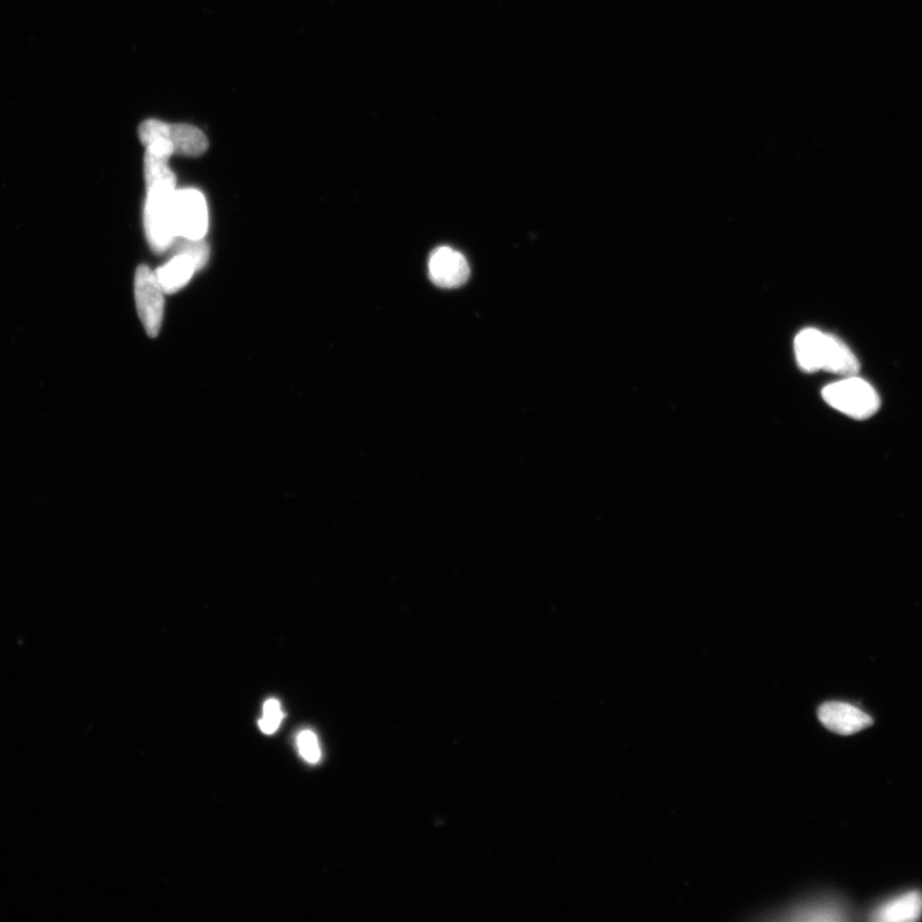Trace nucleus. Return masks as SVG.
<instances>
[{
	"mask_svg": "<svg viewBox=\"0 0 922 922\" xmlns=\"http://www.w3.org/2000/svg\"><path fill=\"white\" fill-rule=\"evenodd\" d=\"M823 399L833 409L854 418L869 420L881 408V396L859 376L843 377L824 387Z\"/></svg>",
	"mask_w": 922,
	"mask_h": 922,
	"instance_id": "f257e3e1",
	"label": "nucleus"
},
{
	"mask_svg": "<svg viewBox=\"0 0 922 922\" xmlns=\"http://www.w3.org/2000/svg\"><path fill=\"white\" fill-rule=\"evenodd\" d=\"M176 187L158 185L147 190L146 208H144V228L151 250L157 254L169 251L177 239L175 223L172 217V197Z\"/></svg>",
	"mask_w": 922,
	"mask_h": 922,
	"instance_id": "f03ea898",
	"label": "nucleus"
},
{
	"mask_svg": "<svg viewBox=\"0 0 922 922\" xmlns=\"http://www.w3.org/2000/svg\"><path fill=\"white\" fill-rule=\"evenodd\" d=\"M139 139L146 147L155 139L167 140L175 150V154L192 158L203 155L209 147L205 134L198 127L187 124L170 125L167 122L158 120L142 122L139 127Z\"/></svg>",
	"mask_w": 922,
	"mask_h": 922,
	"instance_id": "7ed1b4c3",
	"label": "nucleus"
},
{
	"mask_svg": "<svg viewBox=\"0 0 922 922\" xmlns=\"http://www.w3.org/2000/svg\"><path fill=\"white\" fill-rule=\"evenodd\" d=\"M172 217L178 237L204 239L209 215L207 200L199 190H176L172 197Z\"/></svg>",
	"mask_w": 922,
	"mask_h": 922,
	"instance_id": "20e7f679",
	"label": "nucleus"
},
{
	"mask_svg": "<svg viewBox=\"0 0 922 922\" xmlns=\"http://www.w3.org/2000/svg\"><path fill=\"white\" fill-rule=\"evenodd\" d=\"M164 294L155 272L147 265H140L135 275L136 308L142 326L151 338H155L162 327Z\"/></svg>",
	"mask_w": 922,
	"mask_h": 922,
	"instance_id": "39448f33",
	"label": "nucleus"
},
{
	"mask_svg": "<svg viewBox=\"0 0 922 922\" xmlns=\"http://www.w3.org/2000/svg\"><path fill=\"white\" fill-rule=\"evenodd\" d=\"M428 271L432 283L444 288L463 286L471 276L470 263L465 257L449 247H439L432 251Z\"/></svg>",
	"mask_w": 922,
	"mask_h": 922,
	"instance_id": "423d86ee",
	"label": "nucleus"
},
{
	"mask_svg": "<svg viewBox=\"0 0 922 922\" xmlns=\"http://www.w3.org/2000/svg\"><path fill=\"white\" fill-rule=\"evenodd\" d=\"M819 719L827 730L840 734V736H851V734L867 730L868 726L873 724V718L864 714L856 706L845 702L821 705Z\"/></svg>",
	"mask_w": 922,
	"mask_h": 922,
	"instance_id": "0eeeda50",
	"label": "nucleus"
},
{
	"mask_svg": "<svg viewBox=\"0 0 922 922\" xmlns=\"http://www.w3.org/2000/svg\"><path fill=\"white\" fill-rule=\"evenodd\" d=\"M832 335L817 328L801 331L795 340V354L799 369L813 373L825 370Z\"/></svg>",
	"mask_w": 922,
	"mask_h": 922,
	"instance_id": "6e6552de",
	"label": "nucleus"
},
{
	"mask_svg": "<svg viewBox=\"0 0 922 922\" xmlns=\"http://www.w3.org/2000/svg\"><path fill=\"white\" fill-rule=\"evenodd\" d=\"M922 914V895L920 892H909L881 905L874 911L873 920L883 922H912Z\"/></svg>",
	"mask_w": 922,
	"mask_h": 922,
	"instance_id": "1a4fd4ad",
	"label": "nucleus"
},
{
	"mask_svg": "<svg viewBox=\"0 0 922 922\" xmlns=\"http://www.w3.org/2000/svg\"><path fill=\"white\" fill-rule=\"evenodd\" d=\"M198 272L196 264L186 256H172L171 261L155 271V276L165 294L182 290Z\"/></svg>",
	"mask_w": 922,
	"mask_h": 922,
	"instance_id": "9d476101",
	"label": "nucleus"
},
{
	"mask_svg": "<svg viewBox=\"0 0 922 922\" xmlns=\"http://www.w3.org/2000/svg\"><path fill=\"white\" fill-rule=\"evenodd\" d=\"M169 251H171L172 256L189 257L192 263L196 264L197 271L204 269L209 261V256H211V249H209L204 239L192 240L186 239V237H177Z\"/></svg>",
	"mask_w": 922,
	"mask_h": 922,
	"instance_id": "9b49d317",
	"label": "nucleus"
},
{
	"mask_svg": "<svg viewBox=\"0 0 922 922\" xmlns=\"http://www.w3.org/2000/svg\"><path fill=\"white\" fill-rule=\"evenodd\" d=\"M284 717L281 703L276 698H271V700L264 703L263 717L259 720V726H261V731L265 734L276 733L281 723H283Z\"/></svg>",
	"mask_w": 922,
	"mask_h": 922,
	"instance_id": "f8f14e48",
	"label": "nucleus"
},
{
	"mask_svg": "<svg viewBox=\"0 0 922 922\" xmlns=\"http://www.w3.org/2000/svg\"><path fill=\"white\" fill-rule=\"evenodd\" d=\"M298 748L301 758L309 763H319L322 759L319 737L309 730L302 731L298 736Z\"/></svg>",
	"mask_w": 922,
	"mask_h": 922,
	"instance_id": "ddd939ff",
	"label": "nucleus"
}]
</instances>
